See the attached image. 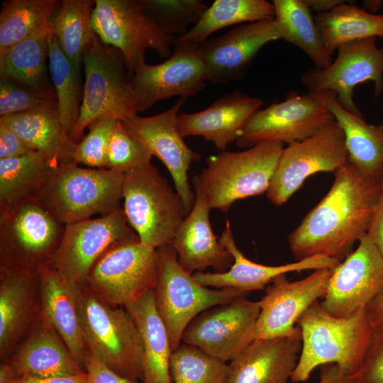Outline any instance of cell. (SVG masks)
<instances>
[{"label":"cell","instance_id":"cell-15","mask_svg":"<svg viewBox=\"0 0 383 383\" xmlns=\"http://www.w3.org/2000/svg\"><path fill=\"white\" fill-rule=\"evenodd\" d=\"M336 58L325 69L312 68L301 76L309 92L331 91L338 103L348 111L362 114L353 100L354 89L371 81L374 96L383 91V48L377 45V38L353 41L338 49Z\"/></svg>","mask_w":383,"mask_h":383},{"label":"cell","instance_id":"cell-7","mask_svg":"<svg viewBox=\"0 0 383 383\" xmlns=\"http://www.w3.org/2000/svg\"><path fill=\"white\" fill-rule=\"evenodd\" d=\"M123 211L140 241L157 249L171 244L187 215L182 197L152 163L124 172Z\"/></svg>","mask_w":383,"mask_h":383},{"label":"cell","instance_id":"cell-18","mask_svg":"<svg viewBox=\"0 0 383 383\" xmlns=\"http://www.w3.org/2000/svg\"><path fill=\"white\" fill-rule=\"evenodd\" d=\"M186 101L187 98L179 97L172 106L159 114L148 117L137 114L123 123L152 156L157 157L166 166L188 214L195 201L188 171L201 155L187 145L178 128L179 110Z\"/></svg>","mask_w":383,"mask_h":383},{"label":"cell","instance_id":"cell-52","mask_svg":"<svg viewBox=\"0 0 383 383\" xmlns=\"http://www.w3.org/2000/svg\"><path fill=\"white\" fill-rule=\"evenodd\" d=\"M306 6L311 11H315L317 13L328 12L339 4L343 3L344 0H304Z\"/></svg>","mask_w":383,"mask_h":383},{"label":"cell","instance_id":"cell-54","mask_svg":"<svg viewBox=\"0 0 383 383\" xmlns=\"http://www.w3.org/2000/svg\"><path fill=\"white\" fill-rule=\"evenodd\" d=\"M380 184H381V187H382V189L383 191V174L381 177V179H380Z\"/></svg>","mask_w":383,"mask_h":383},{"label":"cell","instance_id":"cell-48","mask_svg":"<svg viewBox=\"0 0 383 383\" xmlns=\"http://www.w3.org/2000/svg\"><path fill=\"white\" fill-rule=\"evenodd\" d=\"M367 234L383 256V191L372 215Z\"/></svg>","mask_w":383,"mask_h":383},{"label":"cell","instance_id":"cell-53","mask_svg":"<svg viewBox=\"0 0 383 383\" xmlns=\"http://www.w3.org/2000/svg\"><path fill=\"white\" fill-rule=\"evenodd\" d=\"M382 1H364L362 7L369 13L376 14V13L379 11L382 6Z\"/></svg>","mask_w":383,"mask_h":383},{"label":"cell","instance_id":"cell-14","mask_svg":"<svg viewBox=\"0 0 383 383\" xmlns=\"http://www.w3.org/2000/svg\"><path fill=\"white\" fill-rule=\"evenodd\" d=\"M140 240L122 208L96 218L65 226L62 240L46 264L71 282L83 284L95 262L114 245Z\"/></svg>","mask_w":383,"mask_h":383},{"label":"cell","instance_id":"cell-40","mask_svg":"<svg viewBox=\"0 0 383 383\" xmlns=\"http://www.w3.org/2000/svg\"><path fill=\"white\" fill-rule=\"evenodd\" d=\"M170 367L174 383H226L230 372L229 364L184 343L172 352Z\"/></svg>","mask_w":383,"mask_h":383},{"label":"cell","instance_id":"cell-13","mask_svg":"<svg viewBox=\"0 0 383 383\" xmlns=\"http://www.w3.org/2000/svg\"><path fill=\"white\" fill-rule=\"evenodd\" d=\"M347 162L344 133L334 121L311 136L284 148L267 196L273 204L282 206L309 176L320 172L334 173Z\"/></svg>","mask_w":383,"mask_h":383},{"label":"cell","instance_id":"cell-9","mask_svg":"<svg viewBox=\"0 0 383 383\" xmlns=\"http://www.w3.org/2000/svg\"><path fill=\"white\" fill-rule=\"evenodd\" d=\"M91 23L103 43L121 51L132 76L148 49L167 59L178 40L163 32L135 0H96Z\"/></svg>","mask_w":383,"mask_h":383},{"label":"cell","instance_id":"cell-35","mask_svg":"<svg viewBox=\"0 0 383 383\" xmlns=\"http://www.w3.org/2000/svg\"><path fill=\"white\" fill-rule=\"evenodd\" d=\"M274 20L282 39L301 49L316 69L329 67L333 60L321 39L311 11L304 0H274Z\"/></svg>","mask_w":383,"mask_h":383},{"label":"cell","instance_id":"cell-28","mask_svg":"<svg viewBox=\"0 0 383 383\" xmlns=\"http://www.w3.org/2000/svg\"><path fill=\"white\" fill-rule=\"evenodd\" d=\"M0 124L54 164L72 162V152L76 143L62 127L57 99L26 112L0 117Z\"/></svg>","mask_w":383,"mask_h":383},{"label":"cell","instance_id":"cell-21","mask_svg":"<svg viewBox=\"0 0 383 383\" xmlns=\"http://www.w3.org/2000/svg\"><path fill=\"white\" fill-rule=\"evenodd\" d=\"M282 39L274 19L240 24L197 47L207 82L228 84L242 80L261 48Z\"/></svg>","mask_w":383,"mask_h":383},{"label":"cell","instance_id":"cell-34","mask_svg":"<svg viewBox=\"0 0 383 383\" xmlns=\"http://www.w3.org/2000/svg\"><path fill=\"white\" fill-rule=\"evenodd\" d=\"M323 43L331 55L348 43L367 38L383 39V14H373L350 1L313 16Z\"/></svg>","mask_w":383,"mask_h":383},{"label":"cell","instance_id":"cell-24","mask_svg":"<svg viewBox=\"0 0 383 383\" xmlns=\"http://www.w3.org/2000/svg\"><path fill=\"white\" fill-rule=\"evenodd\" d=\"M264 104L261 98L234 90L215 100L208 108L195 113L179 112L178 128L182 135L200 136L220 152L236 141L250 117Z\"/></svg>","mask_w":383,"mask_h":383},{"label":"cell","instance_id":"cell-6","mask_svg":"<svg viewBox=\"0 0 383 383\" xmlns=\"http://www.w3.org/2000/svg\"><path fill=\"white\" fill-rule=\"evenodd\" d=\"M123 177L118 171L62 164L37 199L67 226L119 209Z\"/></svg>","mask_w":383,"mask_h":383},{"label":"cell","instance_id":"cell-29","mask_svg":"<svg viewBox=\"0 0 383 383\" xmlns=\"http://www.w3.org/2000/svg\"><path fill=\"white\" fill-rule=\"evenodd\" d=\"M36 271L1 268L0 356L11 355L34 314Z\"/></svg>","mask_w":383,"mask_h":383},{"label":"cell","instance_id":"cell-33","mask_svg":"<svg viewBox=\"0 0 383 383\" xmlns=\"http://www.w3.org/2000/svg\"><path fill=\"white\" fill-rule=\"evenodd\" d=\"M50 27L0 52V78L21 82L42 92L55 94L49 76L48 39Z\"/></svg>","mask_w":383,"mask_h":383},{"label":"cell","instance_id":"cell-36","mask_svg":"<svg viewBox=\"0 0 383 383\" xmlns=\"http://www.w3.org/2000/svg\"><path fill=\"white\" fill-rule=\"evenodd\" d=\"M273 2L266 0H216L207 7L198 23L182 41L199 45L214 32L229 26L273 20Z\"/></svg>","mask_w":383,"mask_h":383},{"label":"cell","instance_id":"cell-3","mask_svg":"<svg viewBox=\"0 0 383 383\" xmlns=\"http://www.w3.org/2000/svg\"><path fill=\"white\" fill-rule=\"evenodd\" d=\"M77 304L87 350L118 374L143 381V346L138 328L125 307L109 305L84 283Z\"/></svg>","mask_w":383,"mask_h":383},{"label":"cell","instance_id":"cell-45","mask_svg":"<svg viewBox=\"0 0 383 383\" xmlns=\"http://www.w3.org/2000/svg\"><path fill=\"white\" fill-rule=\"evenodd\" d=\"M354 378L355 383H383V329L373 328L369 349Z\"/></svg>","mask_w":383,"mask_h":383},{"label":"cell","instance_id":"cell-5","mask_svg":"<svg viewBox=\"0 0 383 383\" xmlns=\"http://www.w3.org/2000/svg\"><path fill=\"white\" fill-rule=\"evenodd\" d=\"M85 82L80 113L70 134L79 142L86 128L100 118L124 122L135 115L131 79L123 55L96 35L82 54Z\"/></svg>","mask_w":383,"mask_h":383},{"label":"cell","instance_id":"cell-30","mask_svg":"<svg viewBox=\"0 0 383 383\" xmlns=\"http://www.w3.org/2000/svg\"><path fill=\"white\" fill-rule=\"evenodd\" d=\"M139 331L143 346V383H172L173 352L167 328L156 308L154 289L125 306Z\"/></svg>","mask_w":383,"mask_h":383},{"label":"cell","instance_id":"cell-43","mask_svg":"<svg viewBox=\"0 0 383 383\" xmlns=\"http://www.w3.org/2000/svg\"><path fill=\"white\" fill-rule=\"evenodd\" d=\"M116 121L104 118L91 123L88 126L89 133L74 146L72 162L105 169L108 143Z\"/></svg>","mask_w":383,"mask_h":383},{"label":"cell","instance_id":"cell-19","mask_svg":"<svg viewBox=\"0 0 383 383\" xmlns=\"http://www.w3.org/2000/svg\"><path fill=\"white\" fill-rule=\"evenodd\" d=\"M333 268L315 270L308 277L290 282L282 274L275 278L258 301L260 308L255 340L301 337L295 326L303 313L323 297Z\"/></svg>","mask_w":383,"mask_h":383},{"label":"cell","instance_id":"cell-50","mask_svg":"<svg viewBox=\"0 0 383 383\" xmlns=\"http://www.w3.org/2000/svg\"><path fill=\"white\" fill-rule=\"evenodd\" d=\"M365 310L372 328L383 329V288L367 304Z\"/></svg>","mask_w":383,"mask_h":383},{"label":"cell","instance_id":"cell-38","mask_svg":"<svg viewBox=\"0 0 383 383\" xmlns=\"http://www.w3.org/2000/svg\"><path fill=\"white\" fill-rule=\"evenodd\" d=\"M59 0H7L0 11V52L49 26Z\"/></svg>","mask_w":383,"mask_h":383},{"label":"cell","instance_id":"cell-10","mask_svg":"<svg viewBox=\"0 0 383 383\" xmlns=\"http://www.w3.org/2000/svg\"><path fill=\"white\" fill-rule=\"evenodd\" d=\"M65 230L38 199L0 215L1 268L36 271L54 253Z\"/></svg>","mask_w":383,"mask_h":383},{"label":"cell","instance_id":"cell-23","mask_svg":"<svg viewBox=\"0 0 383 383\" xmlns=\"http://www.w3.org/2000/svg\"><path fill=\"white\" fill-rule=\"evenodd\" d=\"M221 244L231 254L233 262L231 267L222 272H196L192 275L201 284L216 289L231 288L245 292L262 290L277 277L292 272L307 270L335 268L338 260L325 255H314L294 262L278 266L258 264L248 259L238 248L231 223L226 227L218 238Z\"/></svg>","mask_w":383,"mask_h":383},{"label":"cell","instance_id":"cell-26","mask_svg":"<svg viewBox=\"0 0 383 383\" xmlns=\"http://www.w3.org/2000/svg\"><path fill=\"white\" fill-rule=\"evenodd\" d=\"M36 273L40 313L54 327L78 364L84 370L87 349L77 304L79 284L66 279L46 263L40 265Z\"/></svg>","mask_w":383,"mask_h":383},{"label":"cell","instance_id":"cell-39","mask_svg":"<svg viewBox=\"0 0 383 383\" xmlns=\"http://www.w3.org/2000/svg\"><path fill=\"white\" fill-rule=\"evenodd\" d=\"M48 47L49 72L57 96L60 118L65 133L70 136L78 120L82 99L79 70L63 52L51 30Z\"/></svg>","mask_w":383,"mask_h":383},{"label":"cell","instance_id":"cell-2","mask_svg":"<svg viewBox=\"0 0 383 383\" xmlns=\"http://www.w3.org/2000/svg\"><path fill=\"white\" fill-rule=\"evenodd\" d=\"M301 349L292 372L293 382L308 380L318 366L333 363L345 374L354 377L369 349L373 328L365 310L345 318L327 313L318 301L299 317Z\"/></svg>","mask_w":383,"mask_h":383},{"label":"cell","instance_id":"cell-49","mask_svg":"<svg viewBox=\"0 0 383 383\" xmlns=\"http://www.w3.org/2000/svg\"><path fill=\"white\" fill-rule=\"evenodd\" d=\"M87 372L67 377H20L0 379V383H87Z\"/></svg>","mask_w":383,"mask_h":383},{"label":"cell","instance_id":"cell-41","mask_svg":"<svg viewBox=\"0 0 383 383\" xmlns=\"http://www.w3.org/2000/svg\"><path fill=\"white\" fill-rule=\"evenodd\" d=\"M145 13L166 34L180 38L207 9L200 0H139Z\"/></svg>","mask_w":383,"mask_h":383},{"label":"cell","instance_id":"cell-25","mask_svg":"<svg viewBox=\"0 0 383 383\" xmlns=\"http://www.w3.org/2000/svg\"><path fill=\"white\" fill-rule=\"evenodd\" d=\"M195 201L192 210L176 230L171 245L179 265L189 273L212 267L215 272L228 270L233 262L230 252L213 233L211 208L199 188L193 184Z\"/></svg>","mask_w":383,"mask_h":383},{"label":"cell","instance_id":"cell-1","mask_svg":"<svg viewBox=\"0 0 383 383\" xmlns=\"http://www.w3.org/2000/svg\"><path fill=\"white\" fill-rule=\"evenodd\" d=\"M382 192L380 180L365 175L348 160L334 172L328 193L289 235L294 257L321 255L342 262L367 234Z\"/></svg>","mask_w":383,"mask_h":383},{"label":"cell","instance_id":"cell-47","mask_svg":"<svg viewBox=\"0 0 383 383\" xmlns=\"http://www.w3.org/2000/svg\"><path fill=\"white\" fill-rule=\"evenodd\" d=\"M32 151L35 150L10 129L0 124V159L18 157Z\"/></svg>","mask_w":383,"mask_h":383},{"label":"cell","instance_id":"cell-12","mask_svg":"<svg viewBox=\"0 0 383 383\" xmlns=\"http://www.w3.org/2000/svg\"><path fill=\"white\" fill-rule=\"evenodd\" d=\"M334 116L320 92L292 91L284 101L257 111L244 127L236 144L249 148L263 143L284 145L303 140L333 122Z\"/></svg>","mask_w":383,"mask_h":383},{"label":"cell","instance_id":"cell-22","mask_svg":"<svg viewBox=\"0 0 383 383\" xmlns=\"http://www.w3.org/2000/svg\"><path fill=\"white\" fill-rule=\"evenodd\" d=\"M36 323L16 352L3 360L0 379L67 377L85 372L59 333L40 313Z\"/></svg>","mask_w":383,"mask_h":383},{"label":"cell","instance_id":"cell-17","mask_svg":"<svg viewBox=\"0 0 383 383\" xmlns=\"http://www.w3.org/2000/svg\"><path fill=\"white\" fill-rule=\"evenodd\" d=\"M239 297L206 309L185 329L182 341L227 362L255 340L258 301Z\"/></svg>","mask_w":383,"mask_h":383},{"label":"cell","instance_id":"cell-16","mask_svg":"<svg viewBox=\"0 0 383 383\" xmlns=\"http://www.w3.org/2000/svg\"><path fill=\"white\" fill-rule=\"evenodd\" d=\"M197 47L177 40L163 62L150 65L145 60L138 65L131 79L137 113L172 96H194L206 87V70Z\"/></svg>","mask_w":383,"mask_h":383},{"label":"cell","instance_id":"cell-44","mask_svg":"<svg viewBox=\"0 0 383 383\" xmlns=\"http://www.w3.org/2000/svg\"><path fill=\"white\" fill-rule=\"evenodd\" d=\"M55 99V94L42 92L21 82L0 80V117L26 112Z\"/></svg>","mask_w":383,"mask_h":383},{"label":"cell","instance_id":"cell-42","mask_svg":"<svg viewBox=\"0 0 383 383\" xmlns=\"http://www.w3.org/2000/svg\"><path fill=\"white\" fill-rule=\"evenodd\" d=\"M152 157L117 120L108 143L105 169L124 173L151 163Z\"/></svg>","mask_w":383,"mask_h":383},{"label":"cell","instance_id":"cell-46","mask_svg":"<svg viewBox=\"0 0 383 383\" xmlns=\"http://www.w3.org/2000/svg\"><path fill=\"white\" fill-rule=\"evenodd\" d=\"M84 370L87 374V383H139L118 374L88 350Z\"/></svg>","mask_w":383,"mask_h":383},{"label":"cell","instance_id":"cell-37","mask_svg":"<svg viewBox=\"0 0 383 383\" xmlns=\"http://www.w3.org/2000/svg\"><path fill=\"white\" fill-rule=\"evenodd\" d=\"M95 1L62 0L49 22L65 55L79 70L84 48L96 35L91 19Z\"/></svg>","mask_w":383,"mask_h":383},{"label":"cell","instance_id":"cell-8","mask_svg":"<svg viewBox=\"0 0 383 383\" xmlns=\"http://www.w3.org/2000/svg\"><path fill=\"white\" fill-rule=\"evenodd\" d=\"M157 277L154 288L157 310L163 321L174 351L183 333L204 311L231 302L249 293L231 289H210L199 284L179 263L171 244L157 249Z\"/></svg>","mask_w":383,"mask_h":383},{"label":"cell","instance_id":"cell-31","mask_svg":"<svg viewBox=\"0 0 383 383\" xmlns=\"http://www.w3.org/2000/svg\"><path fill=\"white\" fill-rule=\"evenodd\" d=\"M320 93L343 131L348 160L365 175L380 180L383 174V123L370 124L362 114L348 111L338 103L333 91Z\"/></svg>","mask_w":383,"mask_h":383},{"label":"cell","instance_id":"cell-20","mask_svg":"<svg viewBox=\"0 0 383 383\" xmlns=\"http://www.w3.org/2000/svg\"><path fill=\"white\" fill-rule=\"evenodd\" d=\"M383 288V256L367 234L335 268L321 307L337 318L351 316L365 309Z\"/></svg>","mask_w":383,"mask_h":383},{"label":"cell","instance_id":"cell-27","mask_svg":"<svg viewBox=\"0 0 383 383\" xmlns=\"http://www.w3.org/2000/svg\"><path fill=\"white\" fill-rule=\"evenodd\" d=\"M301 349V337L256 339L231 361L226 383H288Z\"/></svg>","mask_w":383,"mask_h":383},{"label":"cell","instance_id":"cell-11","mask_svg":"<svg viewBox=\"0 0 383 383\" xmlns=\"http://www.w3.org/2000/svg\"><path fill=\"white\" fill-rule=\"evenodd\" d=\"M157 251L140 240L120 243L93 265L84 284L102 301L123 306L154 289Z\"/></svg>","mask_w":383,"mask_h":383},{"label":"cell","instance_id":"cell-51","mask_svg":"<svg viewBox=\"0 0 383 383\" xmlns=\"http://www.w3.org/2000/svg\"><path fill=\"white\" fill-rule=\"evenodd\" d=\"M318 383H355V382L354 377L343 372L337 365L329 363L321 366Z\"/></svg>","mask_w":383,"mask_h":383},{"label":"cell","instance_id":"cell-32","mask_svg":"<svg viewBox=\"0 0 383 383\" xmlns=\"http://www.w3.org/2000/svg\"><path fill=\"white\" fill-rule=\"evenodd\" d=\"M58 167L38 151L0 159V215L37 199Z\"/></svg>","mask_w":383,"mask_h":383},{"label":"cell","instance_id":"cell-4","mask_svg":"<svg viewBox=\"0 0 383 383\" xmlns=\"http://www.w3.org/2000/svg\"><path fill=\"white\" fill-rule=\"evenodd\" d=\"M284 148L279 143H263L239 152H220L206 159L192 183L211 209L226 213L236 201L267 192Z\"/></svg>","mask_w":383,"mask_h":383}]
</instances>
